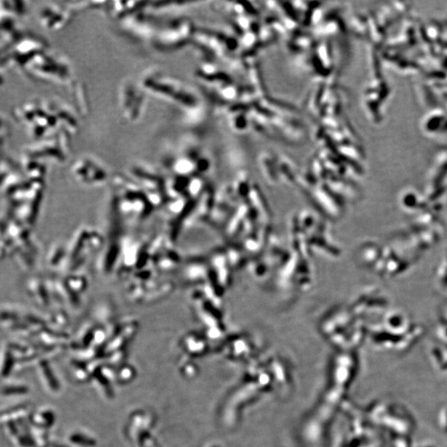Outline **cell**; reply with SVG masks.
I'll use <instances>...</instances> for the list:
<instances>
[{
    "instance_id": "cell-1",
    "label": "cell",
    "mask_w": 447,
    "mask_h": 447,
    "mask_svg": "<svg viewBox=\"0 0 447 447\" xmlns=\"http://www.w3.org/2000/svg\"><path fill=\"white\" fill-rule=\"evenodd\" d=\"M190 23L183 18L175 19L166 26V29L159 35L157 47L162 50H175L184 44L186 37L190 31Z\"/></svg>"
}]
</instances>
